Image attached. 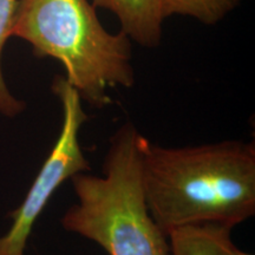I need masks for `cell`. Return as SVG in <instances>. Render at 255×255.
Segmentation results:
<instances>
[{"mask_svg":"<svg viewBox=\"0 0 255 255\" xmlns=\"http://www.w3.org/2000/svg\"><path fill=\"white\" fill-rule=\"evenodd\" d=\"M141 184L146 208L167 235L203 223L233 229L255 214V145L229 139L173 148L148 139Z\"/></svg>","mask_w":255,"mask_h":255,"instance_id":"obj_1","label":"cell"},{"mask_svg":"<svg viewBox=\"0 0 255 255\" xmlns=\"http://www.w3.org/2000/svg\"><path fill=\"white\" fill-rule=\"evenodd\" d=\"M148 138L132 123L111 136L103 175L89 171L71 180L77 202L60 219L66 232L94 241L109 255H170L168 235L146 208L141 184Z\"/></svg>","mask_w":255,"mask_h":255,"instance_id":"obj_2","label":"cell"},{"mask_svg":"<svg viewBox=\"0 0 255 255\" xmlns=\"http://www.w3.org/2000/svg\"><path fill=\"white\" fill-rule=\"evenodd\" d=\"M12 36L34 56L62 63L66 81L92 108L111 103L109 89L135 83L131 41L105 30L88 0H18Z\"/></svg>","mask_w":255,"mask_h":255,"instance_id":"obj_3","label":"cell"},{"mask_svg":"<svg viewBox=\"0 0 255 255\" xmlns=\"http://www.w3.org/2000/svg\"><path fill=\"white\" fill-rule=\"evenodd\" d=\"M52 91L62 105L60 132L21 205L9 214L12 223L0 237V255H24L34 223L56 190L75 175L91 169L79 143V132L89 119L82 98L65 77L59 76L52 83Z\"/></svg>","mask_w":255,"mask_h":255,"instance_id":"obj_4","label":"cell"},{"mask_svg":"<svg viewBox=\"0 0 255 255\" xmlns=\"http://www.w3.org/2000/svg\"><path fill=\"white\" fill-rule=\"evenodd\" d=\"M92 5L113 12L130 40L151 49L159 45L165 19L162 0H92Z\"/></svg>","mask_w":255,"mask_h":255,"instance_id":"obj_5","label":"cell"},{"mask_svg":"<svg viewBox=\"0 0 255 255\" xmlns=\"http://www.w3.org/2000/svg\"><path fill=\"white\" fill-rule=\"evenodd\" d=\"M232 228L216 223L183 226L168 233L170 255H229Z\"/></svg>","mask_w":255,"mask_h":255,"instance_id":"obj_6","label":"cell"},{"mask_svg":"<svg viewBox=\"0 0 255 255\" xmlns=\"http://www.w3.org/2000/svg\"><path fill=\"white\" fill-rule=\"evenodd\" d=\"M240 0H162L164 17L189 15L207 25L216 24L233 11Z\"/></svg>","mask_w":255,"mask_h":255,"instance_id":"obj_7","label":"cell"},{"mask_svg":"<svg viewBox=\"0 0 255 255\" xmlns=\"http://www.w3.org/2000/svg\"><path fill=\"white\" fill-rule=\"evenodd\" d=\"M18 0H0V114L5 117L18 116L25 109V103L8 90L1 71V56L6 41L12 37Z\"/></svg>","mask_w":255,"mask_h":255,"instance_id":"obj_8","label":"cell"},{"mask_svg":"<svg viewBox=\"0 0 255 255\" xmlns=\"http://www.w3.org/2000/svg\"><path fill=\"white\" fill-rule=\"evenodd\" d=\"M229 255H253V254L247 253V252H244V251H240L234 244H233L231 247V251H229Z\"/></svg>","mask_w":255,"mask_h":255,"instance_id":"obj_9","label":"cell"}]
</instances>
